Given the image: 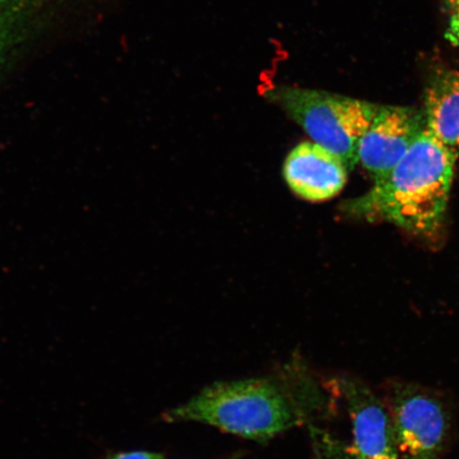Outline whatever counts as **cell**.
<instances>
[{
	"label": "cell",
	"instance_id": "obj_7",
	"mask_svg": "<svg viewBox=\"0 0 459 459\" xmlns=\"http://www.w3.org/2000/svg\"><path fill=\"white\" fill-rule=\"evenodd\" d=\"M344 160L314 142H303L287 156L284 179L298 197L323 203L337 196L348 180Z\"/></svg>",
	"mask_w": 459,
	"mask_h": 459
},
{
	"label": "cell",
	"instance_id": "obj_4",
	"mask_svg": "<svg viewBox=\"0 0 459 459\" xmlns=\"http://www.w3.org/2000/svg\"><path fill=\"white\" fill-rule=\"evenodd\" d=\"M399 453L404 459H441L449 438V414L437 395L418 384L394 382L387 392Z\"/></svg>",
	"mask_w": 459,
	"mask_h": 459
},
{
	"label": "cell",
	"instance_id": "obj_3",
	"mask_svg": "<svg viewBox=\"0 0 459 459\" xmlns=\"http://www.w3.org/2000/svg\"><path fill=\"white\" fill-rule=\"evenodd\" d=\"M314 143L341 157L349 171L359 164L361 136L382 106L328 91L277 86L266 93Z\"/></svg>",
	"mask_w": 459,
	"mask_h": 459
},
{
	"label": "cell",
	"instance_id": "obj_5",
	"mask_svg": "<svg viewBox=\"0 0 459 459\" xmlns=\"http://www.w3.org/2000/svg\"><path fill=\"white\" fill-rule=\"evenodd\" d=\"M426 128V119L404 107L382 106L359 143V164L380 182L406 156Z\"/></svg>",
	"mask_w": 459,
	"mask_h": 459
},
{
	"label": "cell",
	"instance_id": "obj_2",
	"mask_svg": "<svg viewBox=\"0 0 459 459\" xmlns=\"http://www.w3.org/2000/svg\"><path fill=\"white\" fill-rule=\"evenodd\" d=\"M458 156L426 127L389 175L350 201L346 211L412 234H433L445 220Z\"/></svg>",
	"mask_w": 459,
	"mask_h": 459
},
{
	"label": "cell",
	"instance_id": "obj_9",
	"mask_svg": "<svg viewBox=\"0 0 459 459\" xmlns=\"http://www.w3.org/2000/svg\"><path fill=\"white\" fill-rule=\"evenodd\" d=\"M315 459H366L344 441L315 424L308 426Z\"/></svg>",
	"mask_w": 459,
	"mask_h": 459
},
{
	"label": "cell",
	"instance_id": "obj_8",
	"mask_svg": "<svg viewBox=\"0 0 459 459\" xmlns=\"http://www.w3.org/2000/svg\"><path fill=\"white\" fill-rule=\"evenodd\" d=\"M426 127L436 139L459 154V72L435 76L426 95Z\"/></svg>",
	"mask_w": 459,
	"mask_h": 459
},
{
	"label": "cell",
	"instance_id": "obj_10",
	"mask_svg": "<svg viewBox=\"0 0 459 459\" xmlns=\"http://www.w3.org/2000/svg\"><path fill=\"white\" fill-rule=\"evenodd\" d=\"M447 14L446 38L459 46V0H444Z\"/></svg>",
	"mask_w": 459,
	"mask_h": 459
},
{
	"label": "cell",
	"instance_id": "obj_6",
	"mask_svg": "<svg viewBox=\"0 0 459 459\" xmlns=\"http://www.w3.org/2000/svg\"><path fill=\"white\" fill-rule=\"evenodd\" d=\"M336 385L351 418L353 449L366 459H399L388 406L359 377L343 376Z\"/></svg>",
	"mask_w": 459,
	"mask_h": 459
},
{
	"label": "cell",
	"instance_id": "obj_11",
	"mask_svg": "<svg viewBox=\"0 0 459 459\" xmlns=\"http://www.w3.org/2000/svg\"><path fill=\"white\" fill-rule=\"evenodd\" d=\"M112 459H164L157 453L151 452H131V453H122V455H117L114 456Z\"/></svg>",
	"mask_w": 459,
	"mask_h": 459
},
{
	"label": "cell",
	"instance_id": "obj_1",
	"mask_svg": "<svg viewBox=\"0 0 459 459\" xmlns=\"http://www.w3.org/2000/svg\"><path fill=\"white\" fill-rule=\"evenodd\" d=\"M326 398L306 372L214 383L166 414L169 422H199L242 437L266 440L312 424Z\"/></svg>",
	"mask_w": 459,
	"mask_h": 459
}]
</instances>
